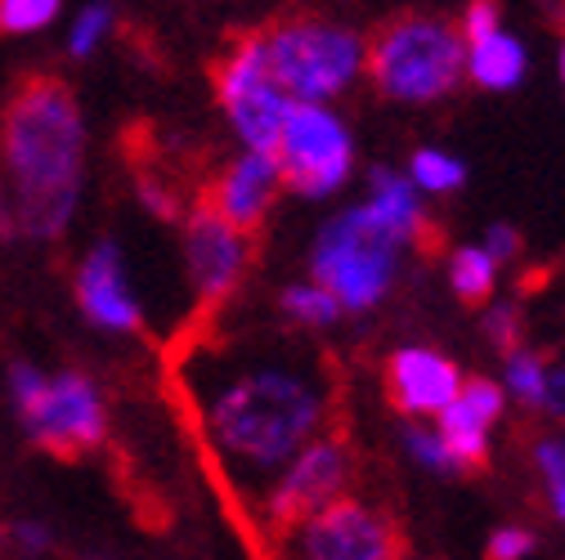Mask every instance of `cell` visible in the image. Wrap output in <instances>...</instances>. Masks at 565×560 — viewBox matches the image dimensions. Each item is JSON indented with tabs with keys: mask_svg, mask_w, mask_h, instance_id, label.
I'll return each instance as SVG.
<instances>
[{
	"mask_svg": "<svg viewBox=\"0 0 565 560\" xmlns=\"http://www.w3.org/2000/svg\"><path fill=\"white\" fill-rule=\"evenodd\" d=\"M337 373L310 345H243L211 368L202 417L216 453L243 480H278L315 435L337 427Z\"/></svg>",
	"mask_w": 565,
	"mask_h": 560,
	"instance_id": "cell-1",
	"label": "cell"
},
{
	"mask_svg": "<svg viewBox=\"0 0 565 560\" xmlns=\"http://www.w3.org/2000/svg\"><path fill=\"white\" fill-rule=\"evenodd\" d=\"M86 180V117L54 73H28L0 104V189L14 234L54 243L73 225Z\"/></svg>",
	"mask_w": 565,
	"mask_h": 560,
	"instance_id": "cell-2",
	"label": "cell"
},
{
	"mask_svg": "<svg viewBox=\"0 0 565 560\" xmlns=\"http://www.w3.org/2000/svg\"><path fill=\"white\" fill-rule=\"evenodd\" d=\"M364 67L382 99L436 104L467 73V36L436 14H395L373 32Z\"/></svg>",
	"mask_w": 565,
	"mask_h": 560,
	"instance_id": "cell-3",
	"label": "cell"
},
{
	"mask_svg": "<svg viewBox=\"0 0 565 560\" xmlns=\"http://www.w3.org/2000/svg\"><path fill=\"white\" fill-rule=\"evenodd\" d=\"M399 247H408V243L386 225V216L373 202L350 206L337 220H328V229L319 234V243L310 251L315 283L328 288L341 310L364 314L391 292Z\"/></svg>",
	"mask_w": 565,
	"mask_h": 560,
	"instance_id": "cell-4",
	"label": "cell"
},
{
	"mask_svg": "<svg viewBox=\"0 0 565 560\" xmlns=\"http://www.w3.org/2000/svg\"><path fill=\"white\" fill-rule=\"evenodd\" d=\"M10 403L19 412V422L28 440L54 457H82L104 444L108 435V412L99 386L77 373H41L32 364L10 368Z\"/></svg>",
	"mask_w": 565,
	"mask_h": 560,
	"instance_id": "cell-5",
	"label": "cell"
},
{
	"mask_svg": "<svg viewBox=\"0 0 565 560\" xmlns=\"http://www.w3.org/2000/svg\"><path fill=\"white\" fill-rule=\"evenodd\" d=\"M260 45H265V63L274 82L292 99H310V104H328L355 82L369 50L360 32L328 23L319 14L274 19L269 28H260Z\"/></svg>",
	"mask_w": 565,
	"mask_h": 560,
	"instance_id": "cell-6",
	"label": "cell"
},
{
	"mask_svg": "<svg viewBox=\"0 0 565 560\" xmlns=\"http://www.w3.org/2000/svg\"><path fill=\"white\" fill-rule=\"evenodd\" d=\"M278 542L282 560H408V538L395 516L345 494Z\"/></svg>",
	"mask_w": 565,
	"mask_h": 560,
	"instance_id": "cell-7",
	"label": "cell"
},
{
	"mask_svg": "<svg viewBox=\"0 0 565 560\" xmlns=\"http://www.w3.org/2000/svg\"><path fill=\"white\" fill-rule=\"evenodd\" d=\"M211 82H216V99L243 144L256 153H274L292 95L274 82L260 32H247L243 41H234L216 58V67H211Z\"/></svg>",
	"mask_w": 565,
	"mask_h": 560,
	"instance_id": "cell-8",
	"label": "cell"
},
{
	"mask_svg": "<svg viewBox=\"0 0 565 560\" xmlns=\"http://www.w3.org/2000/svg\"><path fill=\"white\" fill-rule=\"evenodd\" d=\"M274 158L288 189H297L301 197H328L345 184L350 162H355V144H350V134L332 108L292 99Z\"/></svg>",
	"mask_w": 565,
	"mask_h": 560,
	"instance_id": "cell-9",
	"label": "cell"
},
{
	"mask_svg": "<svg viewBox=\"0 0 565 560\" xmlns=\"http://www.w3.org/2000/svg\"><path fill=\"white\" fill-rule=\"evenodd\" d=\"M345 484H350V440H345V427L337 422L323 435H315L269 484V494H265L269 529L278 538L292 534L301 520H310L332 498H341Z\"/></svg>",
	"mask_w": 565,
	"mask_h": 560,
	"instance_id": "cell-10",
	"label": "cell"
},
{
	"mask_svg": "<svg viewBox=\"0 0 565 560\" xmlns=\"http://www.w3.org/2000/svg\"><path fill=\"white\" fill-rule=\"evenodd\" d=\"M184 265H189V283H193V301L202 310H221L252 265V247L247 234L238 225H230L211 202H193L184 212Z\"/></svg>",
	"mask_w": 565,
	"mask_h": 560,
	"instance_id": "cell-11",
	"label": "cell"
},
{
	"mask_svg": "<svg viewBox=\"0 0 565 560\" xmlns=\"http://www.w3.org/2000/svg\"><path fill=\"white\" fill-rule=\"evenodd\" d=\"M278 184H282L278 158L247 149L243 158L225 162L216 175H211L202 202H211L230 225H238L247 238H256L265 229V220H269V206L278 197Z\"/></svg>",
	"mask_w": 565,
	"mask_h": 560,
	"instance_id": "cell-12",
	"label": "cell"
},
{
	"mask_svg": "<svg viewBox=\"0 0 565 560\" xmlns=\"http://www.w3.org/2000/svg\"><path fill=\"white\" fill-rule=\"evenodd\" d=\"M386 399L395 412L404 417H440L449 408V399L458 395L462 377H458V364L445 359L440 349H427V345H413V349H395L386 359Z\"/></svg>",
	"mask_w": 565,
	"mask_h": 560,
	"instance_id": "cell-13",
	"label": "cell"
},
{
	"mask_svg": "<svg viewBox=\"0 0 565 560\" xmlns=\"http://www.w3.org/2000/svg\"><path fill=\"white\" fill-rule=\"evenodd\" d=\"M77 305L82 314L104 327V332H139L145 327V310H139L130 283H126V265L117 243H95L86 260L77 265Z\"/></svg>",
	"mask_w": 565,
	"mask_h": 560,
	"instance_id": "cell-14",
	"label": "cell"
},
{
	"mask_svg": "<svg viewBox=\"0 0 565 560\" xmlns=\"http://www.w3.org/2000/svg\"><path fill=\"white\" fill-rule=\"evenodd\" d=\"M503 417V386L489 377H467L449 408L440 412V440L458 471H484L489 466V427Z\"/></svg>",
	"mask_w": 565,
	"mask_h": 560,
	"instance_id": "cell-15",
	"label": "cell"
},
{
	"mask_svg": "<svg viewBox=\"0 0 565 560\" xmlns=\"http://www.w3.org/2000/svg\"><path fill=\"white\" fill-rule=\"evenodd\" d=\"M369 184H373V206L386 216V225L404 238V243H413V247H436L440 243V234H436V225L427 220V212H422V202H417V189L404 180V175H395V171H373L369 175Z\"/></svg>",
	"mask_w": 565,
	"mask_h": 560,
	"instance_id": "cell-16",
	"label": "cell"
},
{
	"mask_svg": "<svg viewBox=\"0 0 565 560\" xmlns=\"http://www.w3.org/2000/svg\"><path fill=\"white\" fill-rule=\"evenodd\" d=\"M467 73L484 90H512L525 77V50L516 36H508L499 28V32H489V36L467 45Z\"/></svg>",
	"mask_w": 565,
	"mask_h": 560,
	"instance_id": "cell-17",
	"label": "cell"
},
{
	"mask_svg": "<svg viewBox=\"0 0 565 560\" xmlns=\"http://www.w3.org/2000/svg\"><path fill=\"white\" fill-rule=\"evenodd\" d=\"M493 278H499V260L484 247H458V256L449 260V283L467 305H484L493 297Z\"/></svg>",
	"mask_w": 565,
	"mask_h": 560,
	"instance_id": "cell-18",
	"label": "cell"
},
{
	"mask_svg": "<svg viewBox=\"0 0 565 560\" xmlns=\"http://www.w3.org/2000/svg\"><path fill=\"white\" fill-rule=\"evenodd\" d=\"M278 305H282V314H288V319H297L301 327H328L341 314L337 297L328 288H319V283H292V288H282Z\"/></svg>",
	"mask_w": 565,
	"mask_h": 560,
	"instance_id": "cell-19",
	"label": "cell"
},
{
	"mask_svg": "<svg viewBox=\"0 0 565 560\" xmlns=\"http://www.w3.org/2000/svg\"><path fill=\"white\" fill-rule=\"evenodd\" d=\"M508 390L525 408H543L547 403V359L534 355V349H512L508 355Z\"/></svg>",
	"mask_w": 565,
	"mask_h": 560,
	"instance_id": "cell-20",
	"label": "cell"
},
{
	"mask_svg": "<svg viewBox=\"0 0 565 560\" xmlns=\"http://www.w3.org/2000/svg\"><path fill=\"white\" fill-rule=\"evenodd\" d=\"M63 0H0V36H32L50 28Z\"/></svg>",
	"mask_w": 565,
	"mask_h": 560,
	"instance_id": "cell-21",
	"label": "cell"
},
{
	"mask_svg": "<svg viewBox=\"0 0 565 560\" xmlns=\"http://www.w3.org/2000/svg\"><path fill=\"white\" fill-rule=\"evenodd\" d=\"M467 180V166L440 149H417L413 153V184H422L427 193H449Z\"/></svg>",
	"mask_w": 565,
	"mask_h": 560,
	"instance_id": "cell-22",
	"label": "cell"
},
{
	"mask_svg": "<svg viewBox=\"0 0 565 560\" xmlns=\"http://www.w3.org/2000/svg\"><path fill=\"white\" fill-rule=\"evenodd\" d=\"M108 32H113V10L108 6H86L73 19V28H67V54H73V58H90L104 45Z\"/></svg>",
	"mask_w": 565,
	"mask_h": 560,
	"instance_id": "cell-23",
	"label": "cell"
},
{
	"mask_svg": "<svg viewBox=\"0 0 565 560\" xmlns=\"http://www.w3.org/2000/svg\"><path fill=\"white\" fill-rule=\"evenodd\" d=\"M534 466L543 475V488H547V503H552L556 520H565V440H539Z\"/></svg>",
	"mask_w": 565,
	"mask_h": 560,
	"instance_id": "cell-24",
	"label": "cell"
},
{
	"mask_svg": "<svg viewBox=\"0 0 565 560\" xmlns=\"http://www.w3.org/2000/svg\"><path fill=\"white\" fill-rule=\"evenodd\" d=\"M0 547L14 556H45L54 551V534L41 520H10V525H0Z\"/></svg>",
	"mask_w": 565,
	"mask_h": 560,
	"instance_id": "cell-25",
	"label": "cell"
},
{
	"mask_svg": "<svg viewBox=\"0 0 565 560\" xmlns=\"http://www.w3.org/2000/svg\"><path fill=\"white\" fill-rule=\"evenodd\" d=\"M484 336L503 349V355H512V349H521V336H525V327H521V310L516 305H508V301H499L489 314H484Z\"/></svg>",
	"mask_w": 565,
	"mask_h": 560,
	"instance_id": "cell-26",
	"label": "cell"
},
{
	"mask_svg": "<svg viewBox=\"0 0 565 560\" xmlns=\"http://www.w3.org/2000/svg\"><path fill=\"white\" fill-rule=\"evenodd\" d=\"M404 444H408V453H413L422 466H427V471H440V475L458 471L454 457H449V449H445V440H440V431H422V427H413V431H404Z\"/></svg>",
	"mask_w": 565,
	"mask_h": 560,
	"instance_id": "cell-27",
	"label": "cell"
},
{
	"mask_svg": "<svg viewBox=\"0 0 565 560\" xmlns=\"http://www.w3.org/2000/svg\"><path fill=\"white\" fill-rule=\"evenodd\" d=\"M534 551V534L530 529H499L484 547V560H525Z\"/></svg>",
	"mask_w": 565,
	"mask_h": 560,
	"instance_id": "cell-28",
	"label": "cell"
},
{
	"mask_svg": "<svg viewBox=\"0 0 565 560\" xmlns=\"http://www.w3.org/2000/svg\"><path fill=\"white\" fill-rule=\"evenodd\" d=\"M489 32H499V6H493V0H471L467 14H462V36H467V45L480 41V36H489Z\"/></svg>",
	"mask_w": 565,
	"mask_h": 560,
	"instance_id": "cell-29",
	"label": "cell"
},
{
	"mask_svg": "<svg viewBox=\"0 0 565 560\" xmlns=\"http://www.w3.org/2000/svg\"><path fill=\"white\" fill-rule=\"evenodd\" d=\"M484 251H489L493 260H499V265H503V260H516V256H521V234H516L512 225H493V229H489Z\"/></svg>",
	"mask_w": 565,
	"mask_h": 560,
	"instance_id": "cell-30",
	"label": "cell"
},
{
	"mask_svg": "<svg viewBox=\"0 0 565 560\" xmlns=\"http://www.w3.org/2000/svg\"><path fill=\"white\" fill-rule=\"evenodd\" d=\"M547 412H556L561 422H565V364H556V368H547V403H543Z\"/></svg>",
	"mask_w": 565,
	"mask_h": 560,
	"instance_id": "cell-31",
	"label": "cell"
},
{
	"mask_svg": "<svg viewBox=\"0 0 565 560\" xmlns=\"http://www.w3.org/2000/svg\"><path fill=\"white\" fill-rule=\"evenodd\" d=\"M561 77H565V36H561Z\"/></svg>",
	"mask_w": 565,
	"mask_h": 560,
	"instance_id": "cell-32",
	"label": "cell"
}]
</instances>
